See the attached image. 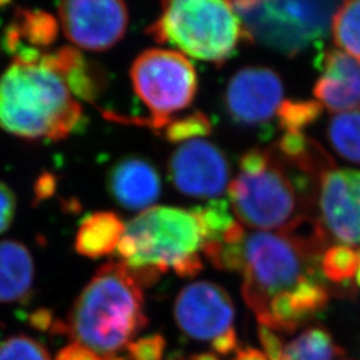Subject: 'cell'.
<instances>
[{"mask_svg": "<svg viewBox=\"0 0 360 360\" xmlns=\"http://www.w3.org/2000/svg\"><path fill=\"white\" fill-rule=\"evenodd\" d=\"M322 276L318 272L307 275L291 291L274 296L264 316L257 321L259 324L292 334L300 326L314 319L330 302V292Z\"/></svg>", "mask_w": 360, "mask_h": 360, "instance_id": "15", "label": "cell"}, {"mask_svg": "<svg viewBox=\"0 0 360 360\" xmlns=\"http://www.w3.org/2000/svg\"><path fill=\"white\" fill-rule=\"evenodd\" d=\"M334 44L360 60V0H343L331 22Z\"/></svg>", "mask_w": 360, "mask_h": 360, "instance_id": "23", "label": "cell"}, {"mask_svg": "<svg viewBox=\"0 0 360 360\" xmlns=\"http://www.w3.org/2000/svg\"><path fill=\"white\" fill-rule=\"evenodd\" d=\"M202 251L218 270L238 274L245 270V240L240 243L206 242L202 245Z\"/></svg>", "mask_w": 360, "mask_h": 360, "instance_id": "28", "label": "cell"}, {"mask_svg": "<svg viewBox=\"0 0 360 360\" xmlns=\"http://www.w3.org/2000/svg\"><path fill=\"white\" fill-rule=\"evenodd\" d=\"M147 35L180 53L224 65L248 41L232 0H160V13Z\"/></svg>", "mask_w": 360, "mask_h": 360, "instance_id": "6", "label": "cell"}, {"mask_svg": "<svg viewBox=\"0 0 360 360\" xmlns=\"http://www.w3.org/2000/svg\"><path fill=\"white\" fill-rule=\"evenodd\" d=\"M55 191V178L52 175H43L39 178L35 186V193L39 200L50 198Z\"/></svg>", "mask_w": 360, "mask_h": 360, "instance_id": "36", "label": "cell"}, {"mask_svg": "<svg viewBox=\"0 0 360 360\" xmlns=\"http://www.w3.org/2000/svg\"><path fill=\"white\" fill-rule=\"evenodd\" d=\"M35 264L26 245L18 240H0V303H22L34 285Z\"/></svg>", "mask_w": 360, "mask_h": 360, "instance_id": "19", "label": "cell"}, {"mask_svg": "<svg viewBox=\"0 0 360 360\" xmlns=\"http://www.w3.org/2000/svg\"><path fill=\"white\" fill-rule=\"evenodd\" d=\"M321 224L335 239L347 245H360V171L326 169L318 178Z\"/></svg>", "mask_w": 360, "mask_h": 360, "instance_id": "12", "label": "cell"}, {"mask_svg": "<svg viewBox=\"0 0 360 360\" xmlns=\"http://www.w3.org/2000/svg\"><path fill=\"white\" fill-rule=\"evenodd\" d=\"M355 276H356V284L359 285L360 288V263H359V267H358V270H356V274H355Z\"/></svg>", "mask_w": 360, "mask_h": 360, "instance_id": "39", "label": "cell"}, {"mask_svg": "<svg viewBox=\"0 0 360 360\" xmlns=\"http://www.w3.org/2000/svg\"><path fill=\"white\" fill-rule=\"evenodd\" d=\"M290 168L274 148H252L242 155L229 198L243 226L284 230L306 219L300 214V193L307 191L309 178L300 172L291 175Z\"/></svg>", "mask_w": 360, "mask_h": 360, "instance_id": "5", "label": "cell"}, {"mask_svg": "<svg viewBox=\"0 0 360 360\" xmlns=\"http://www.w3.org/2000/svg\"><path fill=\"white\" fill-rule=\"evenodd\" d=\"M188 360H220L215 352H200V354H193Z\"/></svg>", "mask_w": 360, "mask_h": 360, "instance_id": "38", "label": "cell"}, {"mask_svg": "<svg viewBox=\"0 0 360 360\" xmlns=\"http://www.w3.org/2000/svg\"><path fill=\"white\" fill-rule=\"evenodd\" d=\"M327 138L336 154L360 165V107L335 114L327 126Z\"/></svg>", "mask_w": 360, "mask_h": 360, "instance_id": "22", "label": "cell"}, {"mask_svg": "<svg viewBox=\"0 0 360 360\" xmlns=\"http://www.w3.org/2000/svg\"><path fill=\"white\" fill-rule=\"evenodd\" d=\"M300 221L279 232L257 231L245 236L242 296L257 321L264 316L274 296L291 291L304 276L318 272L323 230L319 226L309 235L299 233Z\"/></svg>", "mask_w": 360, "mask_h": 360, "instance_id": "4", "label": "cell"}, {"mask_svg": "<svg viewBox=\"0 0 360 360\" xmlns=\"http://www.w3.org/2000/svg\"><path fill=\"white\" fill-rule=\"evenodd\" d=\"M58 22L51 13L18 8L4 32V47L13 60L37 62L58 38Z\"/></svg>", "mask_w": 360, "mask_h": 360, "instance_id": "17", "label": "cell"}, {"mask_svg": "<svg viewBox=\"0 0 360 360\" xmlns=\"http://www.w3.org/2000/svg\"><path fill=\"white\" fill-rule=\"evenodd\" d=\"M333 335L324 327H309L284 347L282 360H334L343 356Z\"/></svg>", "mask_w": 360, "mask_h": 360, "instance_id": "21", "label": "cell"}, {"mask_svg": "<svg viewBox=\"0 0 360 360\" xmlns=\"http://www.w3.org/2000/svg\"><path fill=\"white\" fill-rule=\"evenodd\" d=\"M360 263V248L338 245L323 252L321 259L322 275L333 283H345L351 281Z\"/></svg>", "mask_w": 360, "mask_h": 360, "instance_id": "25", "label": "cell"}, {"mask_svg": "<svg viewBox=\"0 0 360 360\" xmlns=\"http://www.w3.org/2000/svg\"><path fill=\"white\" fill-rule=\"evenodd\" d=\"M16 214V196L13 190L0 180V233L7 231Z\"/></svg>", "mask_w": 360, "mask_h": 360, "instance_id": "31", "label": "cell"}, {"mask_svg": "<svg viewBox=\"0 0 360 360\" xmlns=\"http://www.w3.org/2000/svg\"><path fill=\"white\" fill-rule=\"evenodd\" d=\"M59 20L72 44L89 51H107L124 38L129 8L124 0H60Z\"/></svg>", "mask_w": 360, "mask_h": 360, "instance_id": "9", "label": "cell"}, {"mask_svg": "<svg viewBox=\"0 0 360 360\" xmlns=\"http://www.w3.org/2000/svg\"><path fill=\"white\" fill-rule=\"evenodd\" d=\"M124 232V223L111 211H99L83 219L75 238V251L82 257L101 259L111 255Z\"/></svg>", "mask_w": 360, "mask_h": 360, "instance_id": "20", "label": "cell"}, {"mask_svg": "<svg viewBox=\"0 0 360 360\" xmlns=\"http://www.w3.org/2000/svg\"><path fill=\"white\" fill-rule=\"evenodd\" d=\"M55 360H105L98 354L92 352L89 348L83 347L77 343H71L70 346L59 351Z\"/></svg>", "mask_w": 360, "mask_h": 360, "instance_id": "34", "label": "cell"}, {"mask_svg": "<svg viewBox=\"0 0 360 360\" xmlns=\"http://www.w3.org/2000/svg\"><path fill=\"white\" fill-rule=\"evenodd\" d=\"M211 131L212 124L210 117L202 111H193L187 115L174 117L162 129L160 135H163L169 143L180 144L193 139L206 138L211 134Z\"/></svg>", "mask_w": 360, "mask_h": 360, "instance_id": "27", "label": "cell"}, {"mask_svg": "<svg viewBox=\"0 0 360 360\" xmlns=\"http://www.w3.org/2000/svg\"><path fill=\"white\" fill-rule=\"evenodd\" d=\"M40 60L63 77L72 95L82 101L95 103L105 90L107 75L103 68L92 63L74 47L46 52Z\"/></svg>", "mask_w": 360, "mask_h": 360, "instance_id": "18", "label": "cell"}, {"mask_svg": "<svg viewBox=\"0 0 360 360\" xmlns=\"http://www.w3.org/2000/svg\"><path fill=\"white\" fill-rule=\"evenodd\" d=\"M166 345V339L162 335H150L131 342L127 351L131 360H162Z\"/></svg>", "mask_w": 360, "mask_h": 360, "instance_id": "30", "label": "cell"}, {"mask_svg": "<svg viewBox=\"0 0 360 360\" xmlns=\"http://www.w3.org/2000/svg\"><path fill=\"white\" fill-rule=\"evenodd\" d=\"M11 0H0V7H3V6H6V4H8Z\"/></svg>", "mask_w": 360, "mask_h": 360, "instance_id": "40", "label": "cell"}, {"mask_svg": "<svg viewBox=\"0 0 360 360\" xmlns=\"http://www.w3.org/2000/svg\"><path fill=\"white\" fill-rule=\"evenodd\" d=\"M202 245L199 223L190 210L153 206L124 226L116 251L138 283L150 285L168 270L180 278L199 275Z\"/></svg>", "mask_w": 360, "mask_h": 360, "instance_id": "3", "label": "cell"}, {"mask_svg": "<svg viewBox=\"0 0 360 360\" xmlns=\"http://www.w3.org/2000/svg\"><path fill=\"white\" fill-rule=\"evenodd\" d=\"M235 360H267V358L259 349L247 347L238 349V355Z\"/></svg>", "mask_w": 360, "mask_h": 360, "instance_id": "37", "label": "cell"}, {"mask_svg": "<svg viewBox=\"0 0 360 360\" xmlns=\"http://www.w3.org/2000/svg\"><path fill=\"white\" fill-rule=\"evenodd\" d=\"M83 122V108L51 67L13 60L0 77V127L27 141L58 142Z\"/></svg>", "mask_w": 360, "mask_h": 360, "instance_id": "2", "label": "cell"}, {"mask_svg": "<svg viewBox=\"0 0 360 360\" xmlns=\"http://www.w3.org/2000/svg\"><path fill=\"white\" fill-rule=\"evenodd\" d=\"M105 360H127V359H123V358H108V359Z\"/></svg>", "mask_w": 360, "mask_h": 360, "instance_id": "41", "label": "cell"}, {"mask_svg": "<svg viewBox=\"0 0 360 360\" xmlns=\"http://www.w3.org/2000/svg\"><path fill=\"white\" fill-rule=\"evenodd\" d=\"M107 191L116 205L131 211H144L159 199L162 180L150 160L127 155L108 169Z\"/></svg>", "mask_w": 360, "mask_h": 360, "instance_id": "16", "label": "cell"}, {"mask_svg": "<svg viewBox=\"0 0 360 360\" xmlns=\"http://www.w3.org/2000/svg\"><path fill=\"white\" fill-rule=\"evenodd\" d=\"M281 75L270 67L251 65L236 71L229 80L223 103L226 114L242 127H262L278 115L284 102Z\"/></svg>", "mask_w": 360, "mask_h": 360, "instance_id": "11", "label": "cell"}, {"mask_svg": "<svg viewBox=\"0 0 360 360\" xmlns=\"http://www.w3.org/2000/svg\"><path fill=\"white\" fill-rule=\"evenodd\" d=\"M167 174L180 193L211 200L229 188L231 167L215 143L199 138L176 146L168 159Z\"/></svg>", "mask_w": 360, "mask_h": 360, "instance_id": "10", "label": "cell"}, {"mask_svg": "<svg viewBox=\"0 0 360 360\" xmlns=\"http://www.w3.org/2000/svg\"><path fill=\"white\" fill-rule=\"evenodd\" d=\"M212 352L218 356H227L238 349V336L235 328L230 327L226 333L218 335L212 339Z\"/></svg>", "mask_w": 360, "mask_h": 360, "instance_id": "33", "label": "cell"}, {"mask_svg": "<svg viewBox=\"0 0 360 360\" xmlns=\"http://www.w3.org/2000/svg\"><path fill=\"white\" fill-rule=\"evenodd\" d=\"M323 107L316 101H284L278 111V126L283 132H304L316 122Z\"/></svg>", "mask_w": 360, "mask_h": 360, "instance_id": "26", "label": "cell"}, {"mask_svg": "<svg viewBox=\"0 0 360 360\" xmlns=\"http://www.w3.org/2000/svg\"><path fill=\"white\" fill-rule=\"evenodd\" d=\"M30 323L32 327H35L37 330L40 331H47V330H53V326L56 321L53 319L51 311L49 309H37L31 318H30Z\"/></svg>", "mask_w": 360, "mask_h": 360, "instance_id": "35", "label": "cell"}, {"mask_svg": "<svg viewBox=\"0 0 360 360\" xmlns=\"http://www.w3.org/2000/svg\"><path fill=\"white\" fill-rule=\"evenodd\" d=\"M0 360H51L47 348L27 335H15L0 342Z\"/></svg>", "mask_w": 360, "mask_h": 360, "instance_id": "29", "label": "cell"}, {"mask_svg": "<svg viewBox=\"0 0 360 360\" xmlns=\"http://www.w3.org/2000/svg\"><path fill=\"white\" fill-rule=\"evenodd\" d=\"M132 90L150 111L147 117L127 119L162 132L196 96L199 79L193 63L179 51L151 49L136 56L129 68Z\"/></svg>", "mask_w": 360, "mask_h": 360, "instance_id": "8", "label": "cell"}, {"mask_svg": "<svg viewBox=\"0 0 360 360\" xmlns=\"http://www.w3.org/2000/svg\"><path fill=\"white\" fill-rule=\"evenodd\" d=\"M174 316L184 334L196 340H210L231 327L235 307L223 287L203 281L188 284L180 291Z\"/></svg>", "mask_w": 360, "mask_h": 360, "instance_id": "13", "label": "cell"}, {"mask_svg": "<svg viewBox=\"0 0 360 360\" xmlns=\"http://www.w3.org/2000/svg\"><path fill=\"white\" fill-rule=\"evenodd\" d=\"M257 335L266 352V358L269 360H282L284 346L279 335L275 334L274 330L262 324H259L257 327Z\"/></svg>", "mask_w": 360, "mask_h": 360, "instance_id": "32", "label": "cell"}, {"mask_svg": "<svg viewBox=\"0 0 360 360\" xmlns=\"http://www.w3.org/2000/svg\"><path fill=\"white\" fill-rule=\"evenodd\" d=\"M148 324L142 285L122 262L99 267L74 303L67 335L103 359L114 358Z\"/></svg>", "mask_w": 360, "mask_h": 360, "instance_id": "1", "label": "cell"}, {"mask_svg": "<svg viewBox=\"0 0 360 360\" xmlns=\"http://www.w3.org/2000/svg\"><path fill=\"white\" fill-rule=\"evenodd\" d=\"M343 0H232L248 43L285 56L319 46Z\"/></svg>", "mask_w": 360, "mask_h": 360, "instance_id": "7", "label": "cell"}, {"mask_svg": "<svg viewBox=\"0 0 360 360\" xmlns=\"http://www.w3.org/2000/svg\"><path fill=\"white\" fill-rule=\"evenodd\" d=\"M319 77L314 86L316 102L335 114L360 107V60L340 50H326L316 58Z\"/></svg>", "mask_w": 360, "mask_h": 360, "instance_id": "14", "label": "cell"}, {"mask_svg": "<svg viewBox=\"0 0 360 360\" xmlns=\"http://www.w3.org/2000/svg\"><path fill=\"white\" fill-rule=\"evenodd\" d=\"M199 223L203 243L221 242L236 220L230 211V203L226 199H211L205 206L190 210Z\"/></svg>", "mask_w": 360, "mask_h": 360, "instance_id": "24", "label": "cell"}]
</instances>
